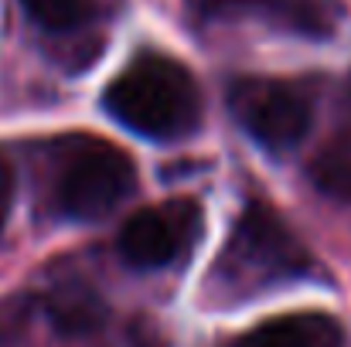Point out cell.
Segmentation results:
<instances>
[{"label":"cell","mask_w":351,"mask_h":347,"mask_svg":"<svg viewBox=\"0 0 351 347\" xmlns=\"http://www.w3.org/2000/svg\"><path fill=\"white\" fill-rule=\"evenodd\" d=\"M119 126L147 140H181L202 123V92L195 75L167 55L133 58L103 96Z\"/></svg>","instance_id":"cell-1"},{"label":"cell","mask_w":351,"mask_h":347,"mask_svg":"<svg viewBox=\"0 0 351 347\" xmlns=\"http://www.w3.org/2000/svg\"><path fill=\"white\" fill-rule=\"evenodd\" d=\"M314 272V259L297 235L266 205H249L235 222L229 245L219 259L215 283L239 293H256L283 283H297Z\"/></svg>","instance_id":"cell-2"},{"label":"cell","mask_w":351,"mask_h":347,"mask_svg":"<svg viewBox=\"0 0 351 347\" xmlns=\"http://www.w3.org/2000/svg\"><path fill=\"white\" fill-rule=\"evenodd\" d=\"M136 188V164L113 143L86 140L75 143L62 164L55 198L62 215L75 222H99L133 194Z\"/></svg>","instance_id":"cell-3"},{"label":"cell","mask_w":351,"mask_h":347,"mask_svg":"<svg viewBox=\"0 0 351 347\" xmlns=\"http://www.w3.org/2000/svg\"><path fill=\"white\" fill-rule=\"evenodd\" d=\"M229 106L242 129L269 153L293 150L314 126L311 99L280 79H239L229 89Z\"/></svg>","instance_id":"cell-4"},{"label":"cell","mask_w":351,"mask_h":347,"mask_svg":"<svg viewBox=\"0 0 351 347\" xmlns=\"http://www.w3.org/2000/svg\"><path fill=\"white\" fill-rule=\"evenodd\" d=\"M198 205L178 201L171 208H140L119 229L117 248L130 269H160L178 259L181 245L198 235Z\"/></svg>","instance_id":"cell-5"},{"label":"cell","mask_w":351,"mask_h":347,"mask_svg":"<svg viewBox=\"0 0 351 347\" xmlns=\"http://www.w3.org/2000/svg\"><path fill=\"white\" fill-rule=\"evenodd\" d=\"M188 10L198 21H263L276 31L297 34V38H331L341 7L338 0H188Z\"/></svg>","instance_id":"cell-6"},{"label":"cell","mask_w":351,"mask_h":347,"mask_svg":"<svg viewBox=\"0 0 351 347\" xmlns=\"http://www.w3.org/2000/svg\"><path fill=\"white\" fill-rule=\"evenodd\" d=\"M41 307H45V317L51 320V327L62 337H89L110 317L106 300L86 279H62V283H55L45 293Z\"/></svg>","instance_id":"cell-7"},{"label":"cell","mask_w":351,"mask_h":347,"mask_svg":"<svg viewBox=\"0 0 351 347\" xmlns=\"http://www.w3.org/2000/svg\"><path fill=\"white\" fill-rule=\"evenodd\" d=\"M239 347H345V334L328 313H290L266 320Z\"/></svg>","instance_id":"cell-8"},{"label":"cell","mask_w":351,"mask_h":347,"mask_svg":"<svg viewBox=\"0 0 351 347\" xmlns=\"http://www.w3.org/2000/svg\"><path fill=\"white\" fill-rule=\"evenodd\" d=\"M311 181L331 201L351 205V129L331 136L311 160Z\"/></svg>","instance_id":"cell-9"},{"label":"cell","mask_w":351,"mask_h":347,"mask_svg":"<svg viewBox=\"0 0 351 347\" xmlns=\"http://www.w3.org/2000/svg\"><path fill=\"white\" fill-rule=\"evenodd\" d=\"M27 17L48 34H72L82 31L99 17L103 0H21Z\"/></svg>","instance_id":"cell-10"},{"label":"cell","mask_w":351,"mask_h":347,"mask_svg":"<svg viewBox=\"0 0 351 347\" xmlns=\"http://www.w3.org/2000/svg\"><path fill=\"white\" fill-rule=\"evenodd\" d=\"M14 191H17V177H14V167L7 157H0V231L10 218V208H14Z\"/></svg>","instance_id":"cell-11"}]
</instances>
